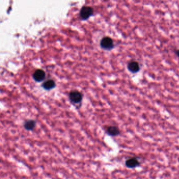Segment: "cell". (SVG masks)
<instances>
[{"label":"cell","mask_w":179,"mask_h":179,"mask_svg":"<svg viewBox=\"0 0 179 179\" xmlns=\"http://www.w3.org/2000/svg\"><path fill=\"white\" fill-rule=\"evenodd\" d=\"M106 133L110 136L116 137L120 134V130L117 126H110L107 127Z\"/></svg>","instance_id":"6"},{"label":"cell","mask_w":179,"mask_h":179,"mask_svg":"<svg viewBox=\"0 0 179 179\" xmlns=\"http://www.w3.org/2000/svg\"><path fill=\"white\" fill-rule=\"evenodd\" d=\"M36 126V121L35 120L30 119L25 121L23 124L24 129L27 131H32Z\"/></svg>","instance_id":"8"},{"label":"cell","mask_w":179,"mask_h":179,"mask_svg":"<svg viewBox=\"0 0 179 179\" xmlns=\"http://www.w3.org/2000/svg\"><path fill=\"white\" fill-rule=\"evenodd\" d=\"M174 53H175V54H176V56L179 58V49L175 50H174Z\"/></svg>","instance_id":"10"},{"label":"cell","mask_w":179,"mask_h":179,"mask_svg":"<svg viewBox=\"0 0 179 179\" xmlns=\"http://www.w3.org/2000/svg\"><path fill=\"white\" fill-rule=\"evenodd\" d=\"M56 86L55 81L52 79H49L48 81H45L42 85V87L44 90H50L55 88Z\"/></svg>","instance_id":"9"},{"label":"cell","mask_w":179,"mask_h":179,"mask_svg":"<svg viewBox=\"0 0 179 179\" xmlns=\"http://www.w3.org/2000/svg\"><path fill=\"white\" fill-rule=\"evenodd\" d=\"M100 44L101 47L106 50H111L115 47L114 41L112 38L108 36L104 37L102 38Z\"/></svg>","instance_id":"1"},{"label":"cell","mask_w":179,"mask_h":179,"mask_svg":"<svg viewBox=\"0 0 179 179\" xmlns=\"http://www.w3.org/2000/svg\"><path fill=\"white\" fill-rule=\"evenodd\" d=\"M93 9L92 7L85 6L80 11V17L83 20H87L93 14Z\"/></svg>","instance_id":"2"},{"label":"cell","mask_w":179,"mask_h":179,"mask_svg":"<svg viewBox=\"0 0 179 179\" xmlns=\"http://www.w3.org/2000/svg\"><path fill=\"white\" fill-rule=\"evenodd\" d=\"M127 69L132 74H137L140 71L139 63L136 60H132L127 64Z\"/></svg>","instance_id":"4"},{"label":"cell","mask_w":179,"mask_h":179,"mask_svg":"<svg viewBox=\"0 0 179 179\" xmlns=\"http://www.w3.org/2000/svg\"><path fill=\"white\" fill-rule=\"evenodd\" d=\"M69 98L72 103L77 104L82 101L83 95L77 90H72L69 93Z\"/></svg>","instance_id":"3"},{"label":"cell","mask_w":179,"mask_h":179,"mask_svg":"<svg viewBox=\"0 0 179 179\" xmlns=\"http://www.w3.org/2000/svg\"><path fill=\"white\" fill-rule=\"evenodd\" d=\"M125 165L129 169H134L138 167L140 165L138 159L136 157H133L131 158L128 159L125 162Z\"/></svg>","instance_id":"5"},{"label":"cell","mask_w":179,"mask_h":179,"mask_svg":"<svg viewBox=\"0 0 179 179\" xmlns=\"http://www.w3.org/2000/svg\"><path fill=\"white\" fill-rule=\"evenodd\" d=\"M33 77L35 81L41 82L45 79V72L41 69H37L33 74Z\"/></svg>","instance_id":"7"}]
</instances>
